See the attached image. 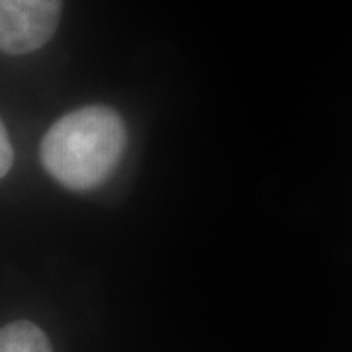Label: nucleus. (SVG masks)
<instances>
[{
  "label": "nucleus",
  "instance_id": "nucleus-1",
  "mask_svg": "<svg viewBox=\"0 0 352 352\" xmlns=\"http://www.w3.org/2000/svg\"><path fill=\"white\" fill-rule=\"evenodd\" d=\"M126 126L108 106H85L67 113L41 141V163L57 182L71 190L104 184L126 151Z\"/></svg>",
  "mask_w": 352,
  "mask_h": 352
},
{
  "label": "nucleus",
  "instance_id": "nucleus-2",
  "mask_svg": "<svg viewBox=\"0 0 352 352\" xmlns=\"http://www.w3.org/2000/svg\"><path fill=\"white\" fill-rule=\"evenodd\" d=\"M63 0H0V51L24 55L43 47L55 34Z\"/></svg>",
  "mask_w": 352,
  "mask_h": 352
},
{
  "label": "nucleus",
  "instance_id": "nucleus-3",
  "mask_svg": "<svg viewBox=\"0 0 352 352\" xmlns=\"http://www.w3.org/2000/svg\"><path fill=\"white\" fill-rule=\"evenodd\" d=\"M0 352H53V349L38 325L16 321L0 329Z\"/></svg>",
  "mask_w": 352,
  "mask_h": 352
},
{
  "label": "nucleus",
  "instance_id": "nucleus-4",
  "mask_svg": "<svg viewBox=\"0 0 352 352\" xmlns=\"http://www.w3.org/2000/svg\"><path fill=\"white\" fill-rule=\"evenodd\" d=\"M14 163V149L10 143V135L4 124L0 122V178L10 170Z\"/></svg>",
  "mask_w": 352,
  "mask_h": 352
}]
</instances>
